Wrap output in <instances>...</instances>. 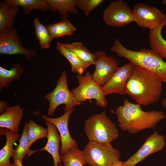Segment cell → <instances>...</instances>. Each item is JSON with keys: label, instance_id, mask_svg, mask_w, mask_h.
Segmentation results:
<instances>
[{"label": "cell", "instance_id": "11", "mask_svg": "<svg viewBox=\"0 0 166 166\" xmlns=\"http://www.w3.org/2000/svg\"><path fill=\"white\" fill-rule=\"evenodd\" d=\"M165 136L156 131L148 136L136 152L124 162L125 166H135L149 155L162 151L166 145Z\"/></svg>", "mask_w": 166, "mask_h": 166}, {"label": "cell", "instance_id": "4", "mask_svg": "<svg viewBox=\"0 0 166 166\" xmlns=\"http://www.w3.org/2000/svg\"><path fill=\"white\" fill-rule=\"evenodd\" d=\"M84 128L89 141L110 143L119 136L116 124L106 116L105 111L94 114L86 119Z\"/></svg>", "mask_w": 166, "mask_h": 166}, {"label": "cell", "instance_id": "26", "mask_svg": "<svg viewBox=\"0 0 166 166\" xmlns=\"http://www.w3.org/2000/svg\"><path fill=\"white\" fill-rule=\"evenodd\" d=\"M62 45L67 49L76 54L81 60L91 65H94V53L90 52L83 44L77 42L64 44Z\"/></svg>", "mask_w": 166, "mask_h": 166}, {"label": "cell", "instance_id": "31", "mask_svg": "<svg viewBox=\"0 0 166 166\" xmlns=\"http://www.w3.org/2000/svg\"><path fill=\"white\" fill-rule=\"evenodd\" d=\"M8 102L6 101L1 100L0 102V112L2 113L4 110L8 106Z\"/></svg>", "mask_w": 166, "mask_h": 166}, {"label": "cell", "instance_id": "30", "mask_svg": "<svg viewBox=\"0 0 166 166\" xmlns=\"http://www.w3.org/2000/svg\"><path fill=\"white\" fill-rule=\"evenodd\" d=\"M103 0H75L77 8L81 10L87 17L90 12L103 2Z\"/></svg>", "mask_w": 166, "mask_h": 166}, {"label": "cell", "instance_id": "18", "mask_svg": "<svg viewBox=\"0 0 166 166\" xmlns=\"http://www.w3.org/2000/svg\"><path fill=\"white\" fill-rule=\"evenodd\" d=\"M48 9L52 12H58L61 19H67L69 13L77 15L79 12L75 0H46Z\"/></svg>", "mask_w": 166, "mask_h": 166}, {"label": "cell", "instance_id": "5", "mask_svg": "<svg viewBox=\"0 0 166 166\" xmlns=\"http://www.w3.org/2000/svg\"><path fill=\"white\" fill-rule=\"evenodd\" d=\"M77 79L79 85L71 91L77 102L81 104L88 100L90 102L94 99L97 106L104 108L107 107L108 102L102 86L94 80L89 71L85 75L77 74Z\"/></svg>", "mask_w": 166, "mask_h": 166}, {"label": "cell", "instance_id": "35", "mask_svg": "<svg viewBox=\"0 0 166 166\" xmlns=\"http://www.w3.org/2000/svg\"><path fill=\"white\" fill-rule=\"evenodd\" d=\"M163 3L166 6V0H163L162 1Z\"/></svg>", "mask_w": 166, "mask_h": 166}, {"label": "cell", "instance_id": "6", "mask_svg": "<svg viewBox=\"0 0 166 166\" xmlns=\"http://www.w3.org/2000/svg\"><path fill=\"white\" fill-rule=\"evenodd\" d=\"M83 152L89 166H112L121 157L120 151L114 148L111 143L89 141Z\"/></svg>", "mask_w": 166, "mask_h": 166}, {"label": "cell", "instance_id": "13", "mask_svg": "<svg viewBox=\"0 0 166 166\" xmlns=\"http://www.w3.org/2000/svg\"><path fill=\"white\" fill-rule=\"evenodd\" d=\"M134 65L130 62L118 67L108 81L102 86L105 95L115 93L126 95L125 89Z\"/></svg>", "mask_w": 166, "mask_h": 166}, {"label": "cell", "instance_id": "8", "mask_svg": "<svg viewBox=\"0 0 166 166\" xmlns=\"http://www.w3.org/2000/svg\"><path fill=\"white\" fill-rule=\"evenodd\" d=\"M132 10L135 22L140 27L154 31L166 26V15L155 6L138 3Z\"/></svg>", "mask_w": 166, "mask_h": 166}, {"label": "cell", "instance_id": "14", "mask_svg": "<svg viewBox=\"0 0 166 166\" xmlns=\"http://www.w3.org/2000/svg\"><path fill=\"white\" fill-rule=\"evenodd\" d=\"M74 110V108H73L64 111L63 115L56 118H51L45 115H42V118L45 121H48L53 124L60 133L61 142L60 151V155L64 154L70 148L78 147L77 142L71 136L68 129L69 117Z\"/></svg>", "mask_w": 166, "mask_h": 166}, {"label": "cell", "instance_id": "17", "mask_svg": "<svg viewBox=\"0 0 166 166\" xmlns=\"http://www.w3.org/2000/svg\"><path fill=\"white\" fill-rule=\"evenodd\" d=\"M0 133L1 135H4L6 139L5 145L0 150V166H13L10 160L13 156V145L19 140L20 135L3 128H0Z\"/></svg>", "mask_w": 166, "mask_h": 166}, {"label": "cell", "instance_id": "27", "mask_svg": "<svg viewBox=\"0 0 166 166\" xmlns=\"http://www.w3.org/2000/svg\"><path fill=\"white\" fill-rule=\"evenodd\" d=\"M27 121L25 123L24 128L19 140V144L14 150L12 157L13 166H17V162L19 160L22 163L23 159L30 151L29 141L27 135Z\"/></svg>", "mask_w": 166, "mask_h": 166}, {"label": "cell", "instance_id": "28", "mask_svg": "<svg viewBox=\"0 0 166 166\" xmlns=\"http://www.w3.org/2000/svg\"><path fill=\"white\" fill-rule=\"evenodd\" d=\"M34 24L36 39L38 41L41 48L43 49L48 48L53 39L47 26L42 24L38 17L34 19Z\"/></svg>", "mask_w": 166, "mask_h": 166}, {"label": "cell", "instance_id": "20", "mask_svg": "<svg viewBox=\"0 0 166 166\" xmlns=\"http://www.w3.org/2000/svg\"><path fill=\"white\" fill-rule=\"evenodd\" d=\"M58 51L69 61L71 65V71L82 75L86 69L91 65L81 60L76 54L65 48L62 43H57Z\"/></svg>", "mask_w": 166, "mask_h": 166}, {"label": "cell", "instance_id": "29", "mask_svg": "<svg viewBox=\"0 0 166 166\" xmlns=\"http://www.w3.org/2000/svg\"><path fill=\"white\" fill-rule=\"evenodd\" d=\"M27 135L29 141V147L37 140L48 136L47 128H45L37 124L34 120H30L27 124Z\"/></svg>", "mask_w": 166, "mask_h": 166}, {"label": "cell", "instance_id": "19", "mask_svg": "<svg viewBox=\"0 0 166 166\" xmlns=\"http://www.w3.org/2000/svg\"><path fill=\"white\" fill-rule=\"evenodd\" d=\"M18 6H10L0 1V32L13 28Z\"/></svg>", "mask_w": 166, "mask_h": 166}, {"label": "cell", "instance_id": "15", "mask_svg": "<svg viewBox=\"0 0 166 166\" xmlns=\"http://www.w3.org/2000/svg\"><path fill=\"white\" fill-rule=\"evenodd\" d=\"M45 124L47 127L48 134L46 145L43 148L37 150L30 151L28 152L27 157L38 151L45 150L47 151L52 156L53 160V166H63L60 159L59 150L61 148V139L57 132V129L53 123L45 121Z\"/></svg>", "mask_w": 166, "mask_h": 166}, {"label": "cell", "instance_id": "3", "mask_svg": "<svg viewBox=\"0 0 166 166\" xmlns=\"http://www.w3.org/2000/svg\"><path fill=\"white\" fill-rule=\"evenodd\" d=\"M110 49L118 56L128 59L134 65L151 72L162 83H166V62L151 49H143L138 51L130 50L117 38Z\"/></svg>", "mask_w": 166, "mask_h": 166}, {"label": "cell", "instance_id": "7", "mask_svg": "<svg viewBox=\"0 0 166 166\" xmlns=\"http://www.w3.org/2000/svg\"><path fill=\"white\" fill-rule=\"evenodd\" d=\"M44 98L49 102L47 114L52 116L56 108L64 104V110H69L74 107L80 105L75 100L73 96L69 89L66 71L62 72L58 80L56 85L53 90L47 93Z\"/></svg>", "mask_w": 166, "mask_h": 166}, {"label": "cell", "instance_id": "25", "mask_svg": "<svg viewBox=\"0 0 166 166\" xmlns=\"http://www.w3.org/2000/svg\"><path fill=\"white\" fill-rule=\"evenodd\" d=\"M161 27L148 34L149 42L151 49L163 59H166V40L162 34Z\"/></svg>", "mask_w": 166, "mask_h": 166}, {"label": "cell", "instance_id": "32", "mask_svg": "<svg viewBox=\"0 0 166 166\" xmlns=\"http://www.w3.org/2000/svg\"><path fill=\"white\" fill-rule=\"evenodd\" d=\"M112 166H125L122 161L120 160L115 162Z\"/></svg>", "mask_w": 166, "mask_h": 166}, {"label": "cell", "instance_id": "21", "mask_svg": "<svg viewBox=\"0 0 166 166\" xmlns=\"http://www.w3.org/2000/svg\"><path fill=\"white\" fill-rule=\"evenodd\" d=\"M24 71V68L18 63H15L10 70L0 66V91L4 88H8L14 80L19 79Z\"/></svg>", "mask_w": 166, "mask_h": 166}, {"label": "cell", "instance_id": "24", "mask_svg": "<svg viewBox=\"0 0 166 166\" xmlns=\"http://www.w3.org/2000/svg\"><path fill=\"white\" fill-rule=\"evenodd\" d=\"M53 39L61 37L71 35L76 30L75 26L67 19H61L59 22L47 26Z\"/></svg>", "mask_w": 166, "mask_h": 166}, {"label": "cell", "instance_id": "22", "mask_svg": "<svg viewBox=\"0 0 166 166\" xmlns=\"http://www.w3.org/2000/svg\"><path fill=\"white\" fill-rule=\"evenodd\" d=\"M4 1L10 6L22 7L23 14L26 15L30 14L34 10L43 12L48 10L46 0H5Z\"/></svg>", "mask_w": 166, "mask_h": 166}, {"label": "cell", "instance_id": "12", "mask_svg": "<svg viewBox=\"0 0 166 166\" xmlns=\"http://www.w3.org/2000/svg\"><path fill=\"white\" fill-rule=\"evenodd\" d=\"M95 69L92 75L94 80L101 86L109 79L118 67L117 60L109 56L102 50L94 53Z\"/></svg>", "mask_w": 166, "mask_h": 166}, {"label": "cell", "instance_id": "16", "mask_svg": "<svg viewBox=\"0 0 166 166\" xmlns=\"http://www.w3.org/2000/svg\"><path fill=\"white\" fill-rule=\"evenodd\" d=\"M24 112L19 105L7 107L0 115V127L18 133Z\"/></svg>", "mask_w": 166, "mask_h": 166}, {"label": "cell", "instance_id": "1", "mask_svg": "<svg viewBox=\"0 0 166 166\" xmlns=\"http://www.w3.org/2000/svg\"><path fill=\"white\" fill-rule=\"evenodd\" d=\"M162 82L151 72L134 65L125 92L137 104L148 106L160 99Z\"/></svg>", "mask_w": 166, "mask_h": 166}, {"label": "cell", "instance_id": "9", "mask_svg": "<svg viewBox=\"0 0 166 166\" xmlns=\"http://www.w3.org/2000/svg\"><path fill=\"white\" fill-rule=\"evenodd\" d=\"M102 19L105 23L113 27H121L135 22L132 10L122 0L112 2L105 9Z\"/></svg>", "mask_w": 166, "mask_h": 166}, {"label": "cell", "instance_id": "33", "mask_svg": "<svg viewBox=\"0 0 166 166\" xmlns=\"http://www.w3.org/2000/svg\"><path fill=\"white\" fill-rule=\"evenodd\" d=\"M161 104L163 107L166 110V97L161 101Z\"/></svg>", "mask_w": 166, "mask_h": 166}, {"label": "cell", "instance_id": "34", "mask_svg": "<svg viewBox=\"0 0 166 166\" xmlns=\"http://www.w3.org/2000/svg\"><path fill=\"white\" fill-rule=\"evenodd\" d=\"M17 166H23L22 163L19 160L17 161Z\"/></svg>", "mask_w": 166, "mask_h": 166}, {"label": "cell", "instance_id": "23", "mask_svg": "<svg viewBox=\"0 0 166 166\" xmlns=\"http://www.w3.org/2000/svg\"><path fill=\"white\" fill-rule=\"evenodd\" d=\"M60 159L63 166H83L88 164L83 151L80 150L78 147L70 148L60 155Z\"/></svg>", "mask_w": 166, "mask_h": 166}, {"label": "cell", "instance_id": "10", "mask_svg": "<svg viewBox=\"0 0 166 166\" xmlns=\"http://www.w3.org/2000/svg\"><path fill=\"white\" fill-rule=\"evenodd\" d=\"M0 53L22 55L28 60H31L37 54L34 49L23 46L17 30L14 28L0 32Z\"/></svg>", "mask_w": 166, "mask_h": 166}, {"label": "cell", "instance_id": "2", "mask_svg": "<svg viewBox=\"0 0 166 166\" xmlns=\"http://www.w3.org/2000/svg\"><path fill=\"white\" fill-rule=\"evenodd\" d=\"M115 113L121 129L131 134L144 129L154 128L166 117L163 111H144L140 105L132 103L126 99L123 105L116 109Z\"/></svg>", "mask_w": 166, "mask_h": 166}]
</instances>
